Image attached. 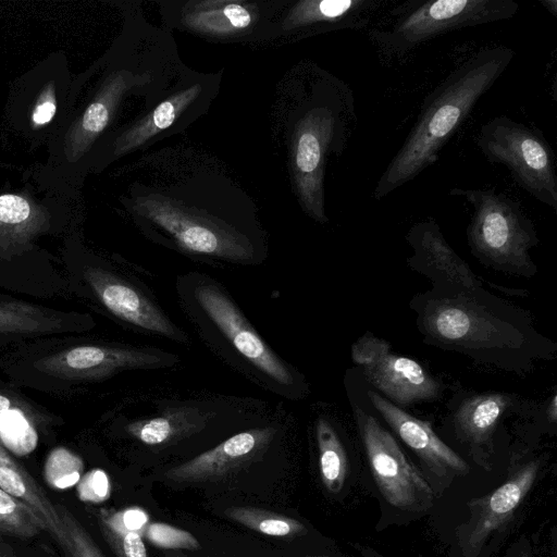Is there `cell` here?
I'll list each match as a JSON object with an SVG mask.
<instances>
[{"label": "cell", "mask_w": 557, "mask_h": 557, "mask_svg": "<svg viewBox=\"0 0 557 557\" xmlns=\"http://www.w3.org/2000/svg\"><path fill=\"white\" fill-rule=\"evenodd\" d=\"M12 342L9 339L0 338V350L4 347L11 344Z\"/></svg>", "instance_id": "cell-40"}, {"label": "cell", "mask_w": 557, "mask_h": 557, "mask_svg": "<svg viewBox=\"0 0 557 557\" xmlns=\"http://www.w3.org/2000/svg\"><path fill=\"white\" fill-rule=\"evenodd\" d=\"M413 255L409 265L430 276L434 285L463 290L482 289L483 283L446 242L433 220L416 223L406 235Z\"/></svg>", "instance_id": "cell-17"}, {"label": "cell", "mask_w": 557, "mask_h": 557, "mask_svg": "<svg viewBox=\"0 0 557 557\" xmlns=\"http://www.w3.org/2000/svg\"><path fill=\"white\" fill-rule=\"evenodd\" d=\"M358 549L361 552V554L366 557H382L381 555L376 554L375 552L369 549L368 547L356 545Z\"/></svg>", "instance_id": "cell-38"}, {"label": "cell", "mask_w": 557, "mask_h": 557, "mask_svg": "<svg viewBox=\"0 0 557 557\" xmlns=\"http://www.w3.org/2000/svg\"><path fill=\"white\" fill-rule=\"evenodd\" d=\"M62 347H25L4 360L5 372L32 388L50 389L95 382L125 370L171 367L177 356L156 348L106 343L61 342Z\"/></svg>", "instance_id": "cell-6"}, {"label": "cell", "mask_w": 557, "mask_h": 557, "mask_svg": "<svg viewBox=\"0 0 557 557\" xmlns=\"http://www.w3.org/2000/svg\"><path fill=\"white\" fill-rule=\"evenodd\" d=\"M510 404V397L503 393H485L468 398L455 416L457 432L472 445L487 444Z\"/></svg>", "instance_id": "cell-24"}, {"label": "cell", "mask_w": 557, "mask_h": 557, "mask_svg": "<svg viewBox=\"0 0 557 557\" xmlns=\"http://www.w3.org/2000/svg\"><path fill=\"white\" fill-rule=\"evenodd\" d=\"M307 557H325V556H315V555H310V556H307Z\"/></svg>", "instance_id": "cell-41"}, {"label": "cell", "mask_w": 557, "mask_h": 557, "mask_svg": "<svg viewBox=\"0 0 557 557\" xmlns=\"http://www.w3.org/2000/svg\"><path fill=\"white\" fill-rule=\"evenodd\" d=\"M539 471L540 461H529L511 473L498 488L469 505L471 517L459 531L466 557H478L493 533L513 517L531 491Z\"/></svg>", "instance_id": "cell-15"}, {"label": "cell", "mask_w": 557, "mask_h": 557, "mask_svg": "<svg viewBox=\"0 0 557 557\" xmlns=\"http://www.w3.org/2000/svg\"><path fill=\"white\" fill-rule=\"evenodd\" d=\"M170 409L171 413L128 422L125 432L146 446L163 447L203 429L205 423L213 418L212 410L206 411L198 406Z\"/></svg>", "instance_id": "cell-23"}, {"label": "cell", "mask_w": 557, "mask_h": 557, "mask_svg": "<svg viewBox=\"0 0 557 557\" xmlns=\"http://www.w3.org/2000/svg\"><path fill=\"white\" fill-rule=\"evenodd\" d=\"M64 272L69 294L87 299L128 326L188 343V336L154 300L109 264L99 260L67 262Z\"/></svg>", "instance_id": "cell-9"}, {"label": "cell", "mask_w": 557, "mask_h": 557, "mask_svg": "<svg viewBox=\"0 0 557 557\" xmlns=\"http://www.w3.org/2000/svg\"><path fill=\"white\" fill-rule=\"evenodd\" d=\"M30 213V206L24 198L16 195L0 196V223L10 225L35 223L32 221Z\"/></svg>", "instance_id": "cell-33"}, {"label": "cell", "mask_w": 557, "mask_h": 557, "mask_svg": "<svg viewBox=\"0 0 557 557\" xmlns=\"http://www.w3.org/2000/svg\"><path fill=\"white\" fill-rule=\"evenodd\" d=\"M369 399L394 432L440 478H454L469 472L467 462L448 447L429 422L417 419L379 393L369 391Z\"/></svg>", "instance_id": "cell-19"}, {"label": "cell", "mask_w": 557, "mask_h": 557, "mask_svg": "<svg viewBox=\"0 0 557 557\" xmlns=\"http://www.w3.org/2000/svg\"><path fill=\"white\" fill-rule=\"evenodd\" d=\"M354 414L371 472L387 503L405 510L426 508L433 499L431 486L395 438L359 407H354Z\"/></svg>", "instance_id": "cell-13"}, {"label": "cell", "mask_w": 557, "mask_h": 557, "mask_svg": "<svg viewBox=\"0 0 557 557\" xmlns=\"http://www.w3.org/2000/svg\"><path fill=\"white\" fill-rule=\"evenodd\" d=\"M165 557H187L184 553L178 550H173L171 553L165 554Z\"/></svg>", "instance_id": "cell-39"}, {"label": "cell", "mask_w": 557, "mask_h": 557, "mask_svg": "<svg viewBox=\"0 0 557 557\" xmlns=\"http://www.w3.org/2000/svg\"><path fill=\"white\" fill-rule=\"evenodd\" d=\"M143 536L159 548L170 550H196L200 548L198 540L189 532L163 522L146 523Z\"/></svg>", "instance_id": "cell-30"}, {"label": "cell", "mask_w": 557, "mask_h": 557, "mask_svg": "<svg viewBox=\"0 0 557 557\" xmlns=\"http://www.w3.org/2000/svg\"><path fill=\"white\" fill-rule=\"evenodd\" d=\"M351 358L366 379L396 404L411 405L438 396V382L420 363L394 354L387 342L372 334H364L352 345Z\"/></svg>", "instance_id": "cell-14"}, {"label": "cell", "mask_w": 557, "mask_h": 557, "mask_svg": "<svg viewBox=\"0 0 557 557\" xmlns=\"http://www.w3.org/2000/svg\"><path fill=\"white\" fill-rule=\"evenodd\" d=\"M57 509L65 531L66 552L71 557H104L89 533L71 511L62 505H57Z\"/></svg>", "instance_id": "cell-31"}, {"label": "cell", "mask_w": 557, "mask_h": 557, "mask_svg": "<svg viewBox=\"0 0 557 557\" xmlns=\"http://www.w3.org/2000/svg\"><path fill=\"white\" fill-rule=\"evenodd\" d=\"M540 2L554 15H557V1L556 0H540Z\"/></svg>", "instance_id": "cell-36"}, {"label": "cell", "mask_w": 557, "mask_h": 557, "mask_svg": "<svg viewBox=\"0 0 557 557\" xmlns=\"http://www.w3.org/2000/svg\"><path fill=\"white\" fill-rule=\"evenodd\" d=\"M401 9L389 28L369 33L385 55H404L451 30L509 20L519 4L513 0H433L411 1Z\"/></svg>", "instance_id": "cell-8"}, {"label": "cell", "mask_w": 557, "mask_h": 557, "mask_svg": "<svg viewBox=\"0 0 557 557\" xmlns=\"http://www.w3.org/2000/svg\"><path fill=\"white\" fill-rule=\"evenodd\" d=\"M513 57V50L505 46L484 48L425 97L416 124L373 189L375 200L409 183L437 160L441 149Z\"/></svg>", "instance_id": "cell-4"}, {"label": "cell", "mask_w": 557, "mask_h": 557, "mask_svg": "<svg viewBox=\"0 0 557 557\" xmlns=\"http://www.w3.org/2000/svg\"><path fill=\"white\" fill-rule=\"evenodd\" d=\"M382 0H299L280 18L281 35H315L364 27Z\"/></svg>", "instance_id": "cell-20"}, {"label": "cell", "mask_w": 557, "mask_h": 557, "mask_svg": "<svg viewBox=\"0 0 557 557\" xmlns=\"http://www.w3.org/2000/svg\"><path fill=\"white\" fill-rule=\"evenodd\" d=\"M176 289L186 315L222 359L280 396H305V377L262 339L219 282L190 272L177 277Z\"/></svg>", "instance_id": "cell-5"}, {"label": "cell", "mask_w": 557, "mask_h": 557, "mask_svg": "<svg viewBox=\"0 0 557 557\" xmlns=\"http://www.w3.org/2000/svg\"><path fill=\"white\" fill-rule=\"evenodd\" d=\"M57 418L15 386L0 381V443L10 453L30 454L37 447L40 432L61 423Z\"/></svg>", "instance_id": "cell-21"}, {"label": "cell", "mask_w": 557, "mask_h": 557, "mask_svg": "<svg viewBox=\"0 0 557 557\" xmlns=\"http://www.w3.org/2000/svg\"><path fill=\"white\" fill-rule=\"evenodd\" d=\"M55 102L52 96H49L45 100L41 99L33 113V121L37 125L47 124L52 120L55 113Z\"/></svg>", "instance_id": "cell-34"}, {"label": "cell", "mask_w": 557, "mask_h": 557, "mask_svg": "<svg viewBox=\"0 0 557 557\" xmlns=\"http://www.w3.org/2000/svg\"><path fill=\"white\" fill-rule=\"evenodd\" d=\"M224 515L232 521L264 535L294 537L306 533V527L299 520L267 509L235 506L225 509Z\"/></svg>", "instance_id": "cell-27"}, {"label": "cell", "mask_w": 557, "mask_h": 557, "mask_svg": "<svg viewBox=\"0 0 557 557\" xmlns=\"http://www.w3.org/2000/svg\"><path fill=\"white\" fill-rule=\"evenodd\" d=\"M288 1L205 0L162 3L169 27L219 41H253L281 35L280 18Z\"/></svg>", "instance_id": "cell-11"}, {"label": "cell", "mask_w": 557, "mask_h": 557, "mask_svg": "<svg viewBox=\"0 0 557 557\" xmlns=\"http://www.w3.org/2000/svg\"><path fill=\"white\" fill-rule=\"evenodd\" d=\"M287 121L292 182L306 213L326 223L324 176L331 157H339L357 123L350 88L313 67Z\"/></svg>", "instance_id": "cell-3"}, {"label": "cell", "mask_w": 557, "mask_h": 557, "mask_svg": "<svg viewBox=\"0 0 557 557\" xmlns=\"http://www.w3.org/2000/svg\"><path fill=\"white\" fill-rule=\"evenodd\" d=\"M47 531L44 520L27 504L0 488V532L23 539Z\"/></svg>", "instance_id": "cell-28"}, {"label": "cell", "mask_w": 557, "mask_h": 557, "mask_svg": "<svg viewBox=\"0 0 557 557\" xmlns=\"http://www.w3.org/2000/svg\"><path fill=\"white\" fill-rule=\"evenodd\" d=\"M0 557H7L4 554L0 553Z\"/></svg>", "instance_id": "cell-42"}, {"label": "cell", "mask_w": 557, "mask_h": 557, "mask_svg": "<svg viewBox=\"0 0 557 557\" xmlns=\"http://www.w3.org/2000/svg\"><path fill=\"white\" fill-rule=\"evenodd\" d=\"M476 145L491 163L506 166L528 194L557 209L555 156L541 132L502 114L481 126Z\"/></svg>", "instance_id": "cell-10"}, {"label": "cell", "mask_w": 557, "mask_h": 557, "mask_svg": "<svg viewBox=\"0 0 557 557\" xmlns=\"http://www.w3.org/2000/svg\"><path fill=\"white\" fill-rule=\"evenodd\" d=\"M448 194L473 208L467 239L476 259L485 267L512 275L535 274L530 250L539 239L518 201L493 189L455 187Z\"/></svg>", "instance_id": "cell-7"}, {"label": "cell", "mask_w": 557, "mask_h": 557, "mask_svg": "<svg viewBox=\"0 0 557 557\" xmlns=\"http://www.w3.org/2000/svg\"><path fill=\"white\" fill-rule=\"evenodd\" d=\"M317 441L321 480L331 493H338L346 481L348 459L344 446L330 422H317Z\"/></svg>", "instance_id": "cell-26"}, {"label": "cell", "mask_w": 557, "mask_h": 557, "mask_svg": "<svg viewBox=\"0 0 557 557\" xmlns=\"http://www.w3.org/2000/svg\"><path fill=\"white\" fill-rule=\"evenodd\" d=\"M221 81V73L203 74L184 66L162 99L115 137L113 157L146 148L156 140L186 129L208 111Z\"/></svg>", "instance_id": "cell-12"}, {"label": "cell", "mask_w": 557, "mask_h": 557, "mask_svg": "<svg viewBox=\"0 0 557 557\" xmlns=\"http://www.w3.org/2000/svg\"><path fill=\"white\" fill-rule=\"evenodd\" d=\"M127 208L151 240L203 262L252 265L267 256L256 205L215 165L139 181Z\"/></svg>", "instance_id": "cell-1"}, {"label": "cell", "mask_w": 557, "mask_h": 557, "mask_svg": "<svg viewBox=\"0 0 557 557\" xmlns=\"http://www.w3.org/2000/svg\"><path fill=\"white\" fill-rule=\"evenodd\" d=\"M548 416L553 421L557 418V397L556 395L553 396L549 408H548Z\"/></svg>", "instance_id": "cell-37"}, {"label": "cell", "mask_w": 557, "mask_h": 557, "mask_svg": "<svg viewBox=\"0 0 557 557\" xmlns=\"http://www.w3.org/2000/svg\"><path fill=\"white\" fill-rule=\"evenodd\" d=\"M145 515L137 509H101L98 522L101 533L116 557H148L143 541Z\"/></svg>", "instance_id": "cell-25"}, {"label": "cell", "mask_w": 557, "mask_h": 557, "mask_svg": "<svg viewBox=\"0 0 557 557\" xmlns=\"http://www.w3.org/2000/svg\"><path fill=\"white\" fill-rule=\"evenodd\" d=\"M95 325L89 313L59 310L0 294V338L12 343L78 335Z\"/></svg>", "instance_id": "cell-18"}, {"label": "cell", "mask_w": 557, "mask_h": 557, "mask_svg": "<svg viewBox=\"0 0 557 557\" xmlns=\"http://www.w3.org/2000/svg\"><path fill=\"white\" fill-rule=\"evenodd\" d=\"M110 493L107 474L99 469H94L81 478L77 483L78 497L87 503L103 502Z\"/></svg>", "instance_id": "cell-32"}, {"label": "cell", "mask_w": 557, "mask_h": 557, "mask_svg": "<svg viewBox=\"0 0 557 557\" xmlns=\"http://www.w3.org/2000/svg\"><path fill=\"white\" fill-rule=\"evenodd\" d=\"M418 299V325L434 345L505 369H523L533 358H547V344L530 321L483 288L435 286Z\"/></svg>", "instance_id": "cell-2"}, {"label": "cell", "mask_w": 557, "mask_h": 557, "mask_svg": "<svg viewBox=\"0 0 557 557\" xmlns=\"http://www.w3.org/2000/svg\"><path fill=\"white\" fill-rule=\"evenodd\" d=\"M84 470L81 457L65 447H57L48 455L44 476L48 485L65 490L78 483Z\"/></svg>", "instance_id": "cell-29"}, {"label": "cell", "mask_w": 557, "mask_h": 557, "mask_svg": "<svg viewBox=\"0 0 557 557\" xmlns=\"http://www.w3.org/2000/svg\"><path fill=\"white\" fill-rule=\"evenodd\" d=\"M0 488L30 506L44 520L50 535L67 550L64 527L57 506L35 479L0 443Z\"/></svg>", "instance_id": "cell-22"}, {"label": "cell", "mask_w": 557, "mask_h": 557, "mask_svg": "<svg viewBox=\"0 0 557 557\" xmlns=\"http://www.w3.org/2000/svg\"><path fill=\"white\" fill-rule=\"evenodd\" d=\"M278 432V428L267 425L236 433L218 446L170 468L164 478L178 484L222 479L265 453Z\"/></svg>", "instance_id": "cell-16"}, {"label": "cell", "mask_w": 557, "mask_h": 557, "mask_svg": "<svg viewBox=\"0 0 557 557\" xmlns=\"http://www.w3.org/2000/svg\"><path fill=\"white\" fill-rule=\"evenodd\" d=\"M510 557H533V555L528 545L521 543L518 548H515L513 555Z\"/></svg>", "instance_id": "cell-35"}]
</instances>
